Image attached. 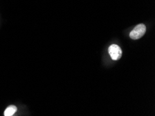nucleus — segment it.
I'll use <instances>...</instances> for the list:
<instances>
[{
    "label": "nucleus",
    "mask_w": 155,
    "mask_h": 116,
    "mask_svg": "<svg viewBox=\"0 0 155 116\" xmlns=\"http://www.w3.org/2000/svg\"><path fill=\"white\" fill-rule=\"evenodd\" d=\"M109 53L110 56L113 60H119L122 56V50L118 45H111L109 48Z\"/></svg>",
    "instance_id": "obj_2"
},
{
    "label": "nucleus",
    "mask_w": 155,
    "mask_h": 116,
    "mask_svg": "<svg viewBox=\"0 0 155 116\" xmlns=\"http://www.w3.org/2000/svg\"><path fill=\"white\" fill-rule=\"evenodd\" d=\"M146 31V27L143 24H140L137 25L134 29L131 31L130 37L133 40H138L142 38Z\"/></svg>",
    "instance_id": "obj_1"
},
{
    "label": "nucleus",
    "mask_w": 155,
    "mask_h": 116,
    "mask_svg": "<svg viewBox=\"0 0 155 116\" xmlns=\"http://www.w3.org/2000/svg\"><path fill=\"white\" fill-rule=\"evenodd\" d=\"M17 111V107L14 105H11L6 108V109L4 111V115L5 116H11L13 115Z\"/></svg>",
    "instance_id": "obj_3"
}]
</instances>
